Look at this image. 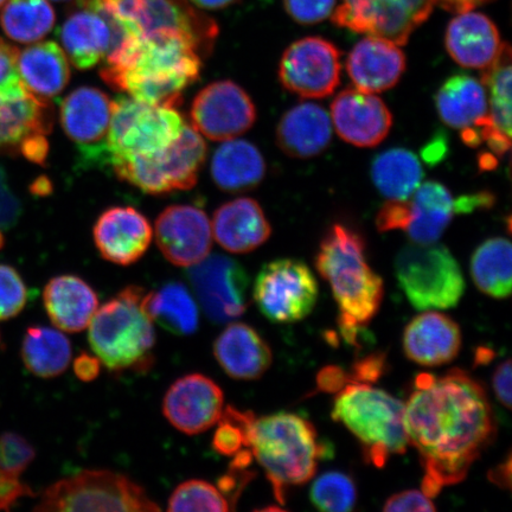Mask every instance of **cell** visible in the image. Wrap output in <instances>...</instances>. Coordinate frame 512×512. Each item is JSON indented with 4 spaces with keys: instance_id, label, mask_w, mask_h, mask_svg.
I'll use <instances>...</instances> for the list:
<instances>
[{
    "instance_id": "51",
    "label": "cell",
    "mask_w": 512,
    "mask_h": 512,
    "mask_svg": "<svg viewBox=\"0 0 512 512\" xmlns=\"http://www.w3.org/2000/svg\"><path fill=\"white\" fill-rule=\"evenodd\" d=\"M386 370V357L371 355L355 364L354 373L349 375L350 383H369L379 380Z\"/></svg>"
},
{
    "instance_id": "52",
    "label": "cell",
    "mask_w": 512,
    "mask_h": 512,
    "mask_svg": "<svg viewBox=\"0 0 512 512\" xmlns=\"http://www.w3.org/2000/svg\"><path fill=\"white\" fill-rule=\"evenodd\" d=\"M511 361L505 360L498 364L494 376H492V386L496 399L507 409L511 408Z\"/></svg>"
},
{
    "instance_id": "44",
    "label": "cell",
    "mask_w": 512,
    "mask_h": 512,
    "mask_svg": "<svg viewBox=\"0 0 512 512\" xmlns=\"http://www.w3.org/2000/svg\"><path fill=\"white\" fill-rule=\"evenodd\" d=\"M29 290L14 267L0 265V320L19 315L27 306Z\"/></svg>"
},
{
    "instance_id": "33",
    "label": "cell",
    "mask_w": 512,
    "mask_h": 512,
    "mask_svg": "<svg viewBox=\"0 0 512 512\" xmlns=\"http://www.w3.org/2000/svg\"><path fill=\"white\" fill-rule=\"evenodd\" d=\"M17 67L24 87L43 101L60 95L70 80L68 57L55 42L37 43L19 51Z\"/></svg>"
},
{
    "instance_id": "32",
    "label": "cell",
    "mask_w": 512,
    "mask_h": 512,
    "mask_svg": "<svg viewBox=\"0 0 512 512\" xmlns=\"http://www.w3.org/2000/svg\"><path fill=\"white\" fill-rule=\"evenodd\" d=\"M43 300L51 322L69 334L88 328L99 306L93 287L76 275L51 279L44 288Z\"/></svg>"
},
{
    "instance_id": "55",
    "label": "cell",
    "mask_w": 512,
    "mask_h": 512,
    "mask_svg": "<svg viewBox=\"0 0 512 512\" xmlns=\"http://www.w3.org/2000/svg\"><path fill=\"white\" fill-rule=\"evenodd\" d=\"M101 371V362L98 357L86 354H80L74 361V373L79 380L91 382L99 376Z\"/></svg>"
},
{
    "instance_id": "34",
    "label": "cell",
    "mask_w": 512,
    "mask_h": 512,
    "mask_svg": "<svg viewBox=\"0 0 512 512\" xmlns=\"http://www.w3.org/2000/svg\"><path fill=\"white\" fill-rule=\"evenodd\" d=\"M211 177L217 188L236 194L258 187L266 175L262 153L247 140H226L211 158Z\"/></svg>"
},
{
    "instance_id": "42",
    "label": "cell",
    "mask_w": 512,
    "mask_h": 512,
    "mask_svg": "<svg viewBox=\"0 0 512 512\" xmlns=\"http://www.w3.org/2000/svg\"><path fill=\"white\" fill-rule=\"evenodd\" d=\"M229 501L213 484L201 479L188 480L178 486L168 503L169 511L226 512Z\"/></svg>"
},
{
    "instance_id": "47",
    "label": "cell",
    "mask_w": 512,
    "mask_h": 512,
    "mask_svg": "<svg viewBox=\"0 0 512 512\" xmlns=\"http://www.w3.org/2000/svg\"><path fill=\"white\" fill-rule=\"evenodd\" d=\"M21 211V202L11 190L8 177L0 166V248L4 246V230L16 226Z\"/></svg>"
},
{
    "instance_id": "62",
    "label": "cell",
    "mask_w": 512,
    "mask_h": 512,
    "mask_svg": "<svg viewBox=\"0 0 512 512\" xmlns=\"http://www.w3.org/2000/svg\"><path fill=\"white\" fill-rule=\"evenodd\" d=\"M0 344H2V337H0Z\"/></svg>"
},
{
    "instance_id": "16",
    "label": "cell",
    "mask_w": 512,
    "mask_h": 512,
    "mask_svg": "<svg viewBox=\"0 0 512 512\" xmlns=\"http://www.w3.org/2000/svg\"><path fill=\"white\" fill-rule=\"evenodd\" d=\"M188 278L211 322L229 323L247 310L249 278L238 261L208 255L189 267Z\"/></svg>"
},
{
    "instance_id": "5",
    "label": "cell",
    "mask_w": 512,
    "mask_h": 512,
    "mask_svg": "<svg viewBox=\"0 0 512 512\" xmlns=\"http://www.w3.org/2000/svg\"><path fill=\"white\" fill-rule=\"evenodd\" d=\"M144 290L128 286L96 310L89 323V344L113 373L149 370L156 344L152 320L143 309Z\"/></svg>"
},
{
    "instance_id": "35",
    "label": "cell",
    "mask_w": 512,
    "mask_h": 512,
    "mask_svg": "<svg viewBox=\"0 0 512 512\" xmlns=\"http://www.w3.org/2000/svg\"><path fill=\"white\" fill-rule=\"evenodd\" d=\"M435 106L440 119L454 130L477 128L488 115V92L482 81L456 74L439 88Z\"/></svg>"
},
{
    "instance_id": "39",
    "label": "cell",
    "mask_w": 512,
    "mask_h": 512,
    "mask_svg": "<svg viewBox=\"0 0 512 512\" xmlns=\"http://www.w3.org/2000/svg\"><path fill=\"white\" fill-rule=\"evenodd\" d=\"M22 358L31 374L53 379L67 370L72 360V345L60 331L31 326L23 338Z\"/></svg>"
},
{
    "instance_id": "38",
    "label": "cell",
    "mask_w": 512,
    "mask_h": 512,
    "mask_svg": "<svg viewBox=\"0 0 512 512\" xmlns=\"http://www.w3.org/2000/svg\"><path fill=\"white\" fill-rule=\"evenodd\" d=\"M512 247L508 239L486 240L473 253L470 272L480 292L491 298L510 296L512 284Z\"/></svg>"
},
{
    "instance_id": "19",
    "label": "cell",
    "mask_w": 512,
    "mask_h": 512,
    "mask_svg": "<svg viewBox=\"0 0 512 512\" xmlns=\"http://www.w3.org/2000/svg\"><path fill=\"white\" fill-rule=\"evenodd\" d=\"M155 229L160 252L178 267L198 264L207 258L213 247V232L207 214L188 204L166 208L158 216Z\"/></svg>"
},
{
    "instance_id": "17",
    "label": "cell",
    "mask_w": 512,
    "mask_h": 512,
    "mask_svg": "<svg viewBox=\"0 0 512 512\" xmlns=\"http://www.w3.org/2000/svg\"><path fill=\"white\" fill-rule=\"evenodd\" d=\"M192 127L214 142H226L251 130L256 107L238 83L222 80L210 83L192 101Z\"/></svg>"
},
{
    "instance_id": "61",
    "label": "cell",
    "mask_w": 512,
    "mask_h": 512,
    "mask_svg": "<svg viewBox=\"0 0 512 512\" xmlns=\"http://www.w3.org/2000/svg\"><path fill=\"white\" fill-rule=\"evenodd\" d=\"M55 2H66V0H55Z\"/></svg>"
},
{
    "instance_id": "53",
    "label": "cell",
    "mask_w": 512,
    "mask_h": 512,
    "mask_svg": "<svg viewBox=\"0 0 512 512\" xmlns=\"http://www.w3.org/2000/svg\"><path fill=\"white\" fill-rule=\"evenodd\" d=\"M318 389L323 392H339L350 383L349 375L341 368L329 367L320 371L318 375Z\"/></svg>"
},
{
    "instance_id": "2",
    "label": "cell",
    "mask_w": 512,
    "mask_h": 512,
    "mask_svg": "<svg viewBox=\"0 0 512 512\" xmlns=\"http://www.w3.org/2000/svg\"><path fill=\"white\" fill-rule=\"evenodd\" d=\"M203 53L190 35L160 29L128 37L106 57L102 80L114 91L150 105L176 107L200 79Z\"/></svg>"
},
{
    "instance_id": "14",
    "label": "cell",
    "mask_w": 512,
    "mask_h": 512,
    "mask_svg": "<svg viewBox=\"0 0 512 512\" xmlns=\"http://www.w3.org/2000/svg\"><path fill=\"white\" fill-rule=\"evenodd\" d=\"M434 0H343L332 15L338 27L405 46L430 17Z\"/></svg>"
},
{
    "instance_id": "20",
    "label": "cell",
    "mask_w": 512,
    "mask_h": 512,
    "mask_svg": "<svg viewBox=\"0 0 512 512\" xmlns=\"http://www.w3.org/2000/svg\"><path fill=\"white\" fill-rule=\"evenodd\" d=\"M223 403L219 384L202 374H190L178 379L165 394L163 413L178 431L195 435L217 424Z\"/></svg>"
},
{
    "instance_id": "41",
    "label": "cell",
    "mask_w": 512,
    "mask_h": 512,
    "mask_svg": "<svg viewBox=\"0 0 512 512\" xmlns=\"http://www.w3.org/2000/svg\"><path fill=\"white\" fill-rule=\"evenodd\" d=\"M310 499L320 511L349 512L357 502L356 484L347 473L325 472L311 485Z\"/></svg>"
},
{
    "instance_id": "37",
    "label": "cell",
    "mask_w": 512,
    "mask_h": 512,
    "mask_svg": "<svg viewBox=\"0 0 512 512\" xmlns=\"http://www.w3.org/2000/svg\"><path fill=\"white\" fill-rule=\"evenodd\" d=\"M371 179L380 194L388 200H407L422 183L424 169L418 156L398 147L374 158Z\"/></svg>"
},
{
    "instance_id": "40",
    "label": "cell",
    "mask_w": 512,
    "mask_h": 512,
    "mask_svg": "<svg viewBox=\"0 0 512 512\" xmlns=\"http://www.w3.org/2000/svg\"><path fill=\"white\" fill-rule=\"evenodd\" d=\"M0 24L11 40L35 43L46 37L56 21L48 0H6Z\"/></svg>"
},
{
    "instance_id": "11",
    "label": "cell",
    "mask_w": 512,
    "mask_h": 512,
    "mask_svg": "<svg viewBox=\"0 0 512 512\" xmlns=\"http://www.w3.org/2000/svg\"><path fill=\"white\" fill-rule=\"evenodd\" d=\"M104 12L115 28L127 37H139L160 29H175L190 35L203 55L213 49L217 25L183 0H80Z\"/></svg>"
},
{
    "instance_id": "31",
    "label": "cell",
    "mask_w": 512,
    "mask_h": 512,
    "mask_svg": "<svg viewBox=\"0 0 512 512\" xmlns=\"http://www.w3.org/2000/svg\"><path fill=\"white\" fill-rule=\"evenodd\" d=\"M277 144L285 155L309 159L328 149L332 125L328 112L311 102H303L287 111L277 126Z\"/></svg>"
},
{
    "instance_id": "23",
    "label": "cell",
    "mask_w": 512,
    "mask_h": 512,
    "mask_svg": "<svg viewBox=\"0 0 512 512\" xmlns=\"http://www.w3.org/2000/svg\"><path fill=\"white\" fill-rule=\"evenodd\" d=\"M95 246L102 258L120 266L137 262L152 240V227L146 217L132 207L107 209L96 221Z\"/></svg>"
},
{
    "instance_id": "1",
    "label": "cell",
    "mask_w": 512,
    "mask_h": 512,
    "mask_svg": "<svg viewBox=\"0 0 512 512\" xmlns=\"http://www.w3.org/2000/svg\"><path fill=\"white\" fill-rule=\"evenodd\" d=\"M403 421L424 469L422 492L430 498L463 482L496 435L488 394L460 369L416 377Z\"/></svg>"
},
{
    "instance_id": "45",
    "label": "cell",
    "mask_w": 512,
    "mask_h": 512,
    "mask_svg": "<svg viewBox=\"0 0 512 512\" xmlns=\"http://www.w3.org/2000/svg\"><path fill=\"white\" fill-rule=\"evenodd\" d=\"M35 457V448L22 435L14 432L0 435V470L21 476Z\"/></svg>"
},
{
    "instance_id": "7",
    "label": "cell",
    "mask_w": 512,
    "mask_h": 512,
    "mask_svg": "<svg viewBox=\"0 0 512 512\" xmlns=\"http://www.w3.org/2000/svg\"><path fill=\"white\" fill-rule=\"evenodd\" d=\"M394 268L401 290L416 310L452 309L465 292L457 259L437 242L409 243L396 256Z\"/></svg>"
},
{
    "instance_id": "28",
    "label": "cell",
    "mask_w": 512,
    "mask_h": 512,
    "mask_svg": "<svg viewBox=\"0 0 512 512\" xmlns=\"http://www.w3.org/2000/svg\"><path fill=\"white\" fill-rule=\"evenodd\" d=\"M446 49L459 66L485 70L496 60L502 42L498 29L480 12H460L448 24Z\"/></svg>"
},
{
    "instance_id": "54",
    "label": "cell",
    "mask_w": 512,
    "mask_h": 512,
    "mask_svg": "<svg viewBox=\"0 0 512 512\" xmlns=\"http://www.w3.org/2000/svg\"><path fill=\"white\" fill-rule=\"evenodd\" d=\"M495 196L490 192L466 195L456 198L457 214H469L476 209H488L494 206Z\"/></svg>"
},
{
    "instance_id": "50",
    "label": "cell",
    "mask_w": 512,
    "mask_h": 512,
    "mask_svg": "<svg viewBox=\"0 0 512 512\" xmlns=\"http://www.w3.org/2000/svg\"><path fill=\"white\" fill-rule=\"evenodd\" d=\"M32 496L29 486L19 480V476L0 470V511H9L19 499Z\"/></svg>"
},
{
    "instance_id": "4",
    "label": "cell",
    "mask_w": 512,
    "mask_h": 512,
    "mask_svg": "<svg viewBox=\"0 0 512 512\" xmlns=\"http://www.w3.org/2000/svg\"><path fill=\"white\" fill-rule=\"evenodd\" d=\"M249 450L265 470L280 503L285 502L288 488L305 484L316 475L319 460L328 454L315 426L287 412L255 418Z\"/></svg>"
},
{
    "instance_id": "46",
    "label": "cell",
    "mask_w": 512,
    "mask_h": 512,
    "mask_svg": "<svg viewBox=\"0 0 512 512\" xmlns=\"http://www.w3.org/2000/svg\"><path fill=\"white\" fill-rule=\"evenodd\" d=\"M287 14L300 24H316L334 14L336 0H284Z\"/></svg>"
},
{
    "instance_id": "59",
    "label": "cell",
    "mask_w": 512,
    "mask_h": 512,
    "mask_svg": "<svg viewBox=\"0 0 512 512\" xmlns=\"http://www.w3.org/2000/svg\"><path fill=\"white\" fill-rule=\"evenodd\" d=\"M189 2L203 10H221L238 3L239 0H189Z\"/></svg>"
},
{
    "instance_id": "30",
    "label": "cell",
    "mask_w": 512,
    "mask_h": 512,
    "mask_svg": "<svg viewBox=\"0 0 512 512\" xmlns=\"http://www.w3.org/2000/svg\"><path fill=\"white\" fill-rule=\"evenodd\" d=\"M53 112L24 86L0 96V152H19L29 139L48 136Z\"/></svg>"
},
{
    "instance_id": "13",
    "label": "cell",
    "mask_w": 512,
    "mask_h": 512,
    "mask_svg": "<svg viewBox=\"0 0 512 512\" xmlns=\"http://www.w3.org/2000/svg\"><path fill=\"white\" fill-rule=\"evenodd\" d=\"M457 214L456 198L444 184L425 182L407 200H388L376 216L382 233L402 230L414 243L437 242Z\"/></svg>"
},
{
    "instance_id": "43",
    "label": "cell",
    "mask_w": 512,
    "mask_h": 512,
    "mask_svg": "<svg viewBox=\"0 0 512 512\" xmlns=\"http://www.w3.org/2000/svg\"><path fill=\"white\" fill-rule=\"evenodd\" d=\"M255 420L252 412L227 407L222 412L214 438V450L224 457H234L249 448V432Z\"/></svg>"
},
{
    "instance_id": "6",
    "label": "cell",
    "mask_w": 512,
    "mask_h": 512,
    "mask_svg": "<svg viewBox=\"0 0 512 512\" xmlns=\"http://www.w3.org/2000/svg\"><path fill=\"white\" fill-rule=\"evenodd\" d=\"M405 405L369 383H349L339 390L332 418L360 441L367 463L383 467L390 457L405 453L408 438Z\"/></svg>"
},
{
    "instance_id": "3",
    "label": "cell",
    "mask_w": 512,
    "mask_h": 512,
    "mask_svg": "<svg viewBox=\"0 0 512 512\" xmlns=\"http://www.w3.org/2000/svg\"><path fill=\"white\" fill-rule=\"evenodd\" d=\"M363 236L343 223H335L320 242L316 268L330 284L339 310V326L348 342L377 315L384 285L367 261Z\"/></svg>"
},
{
    "instance_id": "49",
    "label": "cell",
    "mask_w": 512,
    "mask_h": 512,
    "mask_svg": "<svg viewBox=\"0 0 512 512\" xmlns=\"http://www.w3.org/2000/svg\"><path fill=\"white\" fill-rule=\"evenodd\" d=\"M383 510L388 512H431L437 508H435L432 498L428 497L425 492L407 490L390 497L384 504Z\"/></svg>"
},
{
    "instance_id": "22",
    "label": "cell",
    "mask_w": 512,
    "mask_h": 512,
    "mask_svg": "<svg viewBox=\"0 0 512 512\" xmlns=\"http://www.w3.org/2000/svg\"><path fill=\"white\" fill-rule=\"evenodd\" d=\"M332 123L345 143L357 147H375L388 137L393 114L374 94L344 89L331 105Z\"/></svg>"
},
{
    "instance_id": "27",
    "label": "cell",
    "mask_w": 512,
    "mask_h": 512,
    "mask_svg": "<svg viewBox=\"0 0 512 512\" xmlns=\"http://www.w3.org/2000/svg\"><path fill=\"white\" fill-rule=\"evenodd\" d=\"M211 232L226 251L246 254L271 238L272 227L258 202L241 197L222 204L215 211Z\"/></svg>"
},
{
    "instance_id": "60",
    "label": "cell",
    "mask_w": 512,
    "mask_h": 512,
    "mask_svg": "<svg viewBox=\"0 0 512 512\" xmlns=\"http://www.w3.org/2000/svg\"><path fill=\"white\" fill-rule=\"evenodd\" d=\"M5 3H6V0H0V9L3 8Z\"/></svg>"
},
{
    "instance_id": "57",
    "label": "cell",
    "mask_w": 512,
    "mask_h": 512,
    "mask_svg": "<svg viewBox=\"0 0 512 512\" xmlns=\"http://www.w3.org/2000/svg\"><path fill=\"white\" fill-rule=\"evenodd\" d=\"M492 483L502 489H510L511 486V456H508L505 463L498 465L496 469L489 473Z\"/></svg>"
},
{
    "instance_id": "9",
    "label": "cell",
    "mask_w": 512,
    "mask_h": 512,
    "mask_svg": "<svg viewBox=\"0 0 512 512\" xmlns=\"http://www.w3.org/2000/svg\"><path fill=\"white\" fill-rule=\"evenodd\" d=\"M36 511H159L142 486L106 470L64 478L43 492Z\"/></svg>"
},
{
    "instance_id": "12",
    "label": "cell",
    "mask_w": 512,
    "mask_h": 512,
    "mask_svg": "<svg viewBox=\"0 0 512 512\" xmlns=\"http://www.w3.org/2000/svg\"><path fill=\"white\" fill-rule=\"evenodd\" d=\"M319 296L315 274L304 262L280 259L261 268L253 298L268 320L278 324L296 323L315 309Z\"/></svg>"
},
{
    "instance_id": "56",
    "label": "cell",
    "mask_w": 512,
    "mask_h": 512,
    "mask_svg": "<svg viewBox=\"0 0 512 512\" xmlns=\"http://www.w3.org/2000/svg\"><path fill=\"white\" fill-rule=\"evenodd\" d=\"M489 2L491 0H434V3L440 5L441 8L456 12V14L471 11Z\"/></svg>"
},
{
    "instance_id": "18",
    "label": "cell",
    "mask_w": 512,
    "mask_h": 512,
    "mask_svg": "<svg viewBox=\"0 0 512 512\" xmlns=\"http://www.w3.org/2000/svg\"><path fill=\"white\" fill-rule=\"evenodd\" d=\"M113 101L94 87H80L63 100L60 120L64 133L78 147L86 165L108 164L107 134Z\"/></svg>"
},
{
    "instance_id": "36",
    "label": "cell",
    "mask_w": 512,
    "mask_h": 512,
    "mask_svg": "<svg viewBox=\"0 0 512 512\" xmlns=\"http://www.w3.org/2000/svg\"><path fill=\"white\" fill-rule=\"evenodd\" d=\"M146 315L170 334L189 336L198 328V307L188 288L169 283L159 291L144 294Z\"/></svg>"
},
{
    "instance_id": "24",
    "label": "cell",
    "mask_w": 512,
    "mask_h": 512,
    "mask_svg": "<svg viewBox=\"0 0 512 512\" xmlns=\"http://www.w3.org/2000/svg\"><path fill=\"white\" fill-rule=\"evenodd\" d=\"M462 341V331L450 316L426 311L406 326L403 351L419 366L440 367L459 355Z\"/></svg>"
},
{
    "instance_id": "58",
    "label": "cell",
    "mask_w": 512,
    "mask_h": 512,
    "mask_svg": "<svg viewBox=\"0 0 512 512\" xmlns=\"http://www.w3.org/2000/svg\"><path fill=\"white\" fill-rule=\"evenodd\" d=\"M445 150V140L438 138L432 144L428 146L426 145L424 152H422V156L428 160V163H432L435 162V160H439L440 156H444Z\"/></svg>"
},
{
    "instance_id": "26",
    "label": "cell",
    "mask_w": 512,
    "mask_h": 512,
    "mask_svg": "<svg viewBox=\"0 0 512 512\" xmlns=\"http://www.w3.org/2000/svg\"><path fill=\"white\" fill-rule=\"evenodd\" d=\"M488 92V115L478 127L492 155L503 156L511 146V48L502 43L494 63L480 79Z\"/></svg>"
},
{
    "instance_id": "25",
    "label": "cell",
    "mask_w": 512,
    "mask_h": 512,
    "mask_svg": "<svg viewBox=\"0 0 512 512\" xmlns=\"http://www.w3.org/2000/svg\"><path fill=\"white\" fill-rule=\"evenodd\" d=\"M407 67L406 55L398 44L367 36L348 56L347 72L358 91L382 93L398 85Z\"/></svg>"
},
{
    "instance_id": "29",
    "label": "cell",
    "mask_w": 512,
    "mask_h": 512,
    "mask_svg": "<svg viewBox=\"0 0 512 512\" xmlns=\"http://www.w3.org/2000/svg\"><path fill=\"white\" fill-rule=\"evenodd\" d=\"M217 362L234 380H258L270 369L273 356L258 331L243 323H232L214 343Z\"/></svg>"
},
{
    "instance_id": "21",
    "label": "cell",
    "mask_w": 512,
    "mask_h": 512,
    "mask_svg": "<svg viewBox=\"0 0 512 512\" xmlns=\"http://www.w3.org/2000/svg\"><path fill=\"white\" fill-rule=\"evenodd\" d=\"M79 6L80 9L64 21L60 40L73 66L87 70L105 61L125 38L104 12L80 0Z\"/></svg>"
},
{
    "instance_id": "8",
    "label": "cell",
    "mask_w": 512,
    "mask_h": 512,
    "mask_svg": "<svg viewBox=\"0 0 512 512\" xmlns=\"http://www.w3.org/2000/svg\"><path fill=\"white\" fill-rule=\"evenodd\" d=\"M185 121L175 107L119 96L113 101L107 134L108 164L157 155L181 134Z\"/></svg>"
},
{
    "instance_id": "10",
    "label": "cell",
    "mask_w": 512,
    "mask_h": 512,
    "mask_svg": "<svg viewBox=\"0 0 512 512\" xmlns=\"http://www.w3.org/2000/svg\"><path fill=\"white\" fill-rule=\"evenodd\" d=\"M207 158V145L194 127L185 123L169 147L150 157H134L113 164L115 174L147 194L162 195L194 188Z\"/></svg>"
},
{
    "instance_id": "48",
    "label": "cell",
    "mask_w": 512,
    "mask_h": 512,
    "mask_svg": "<svg viewBox=\"0 0 512 512\" xmlns=\"http://www.w3.org/2000/svg\"><path fill=\"white\" fill-rule=\"evenodd\" d=\"M18 54L16 47L0 38V96L24 86L18 74Z\"/></svg>"
},
{
    "instance_id": "15",
    "label": "cell",
    "mask_w": 512,
    "mask_h": 512,
    "mask_svg": "<svg viewBox=\"0 0 512 512\" xmlns=\"http://www.w3.org/2000/svg\"><path fill=\"white\" fill-rule=\"evenodd\" d=\"M341 53L322 37H305L285 50L279 63V81L286 91L304 99H324L341 82Z\"/></svg>"
}]
</instances>
